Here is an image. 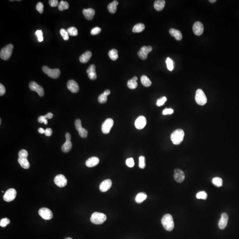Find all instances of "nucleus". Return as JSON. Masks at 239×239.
Returning a JSON list of instances; mask_svg holds the SVG:
<instances>
[{"instance_id":"c03bdc74","label":"nucleus","mask_w":239,"mask_h":239,"mask_svg":"<svg viewBox=\"0 0 239 239\" xmlns=\"http://www.w3.org/2000/svg\"><path fill=\"white\" fill-rule=\"evenodd\" d=\"M126 164L127 166H129V167H133L135 165L133 159L132 158L127 159V160H126Z\"/></svg>"},{"instance_id":"3c124183","label":"nucleus","mask_w":239,"mask_h":239,"mask_svg":"<svg viewBox=\"0 0 239 239\" xmlns=\"http://www.w3.org/2000/svg\"><path fill=\"white\" fill-rule=\"evenodd\" d=\"M174 113V110L172 109H166L163 111V114L164 115H171Z\"/></svg>"},{"instance_id":"ea45409f","label":"nucleus","mask_w":239,"mask_h":239,"mask_svg":"<svg viewBox=\"0 0 239 239\" xmlns=\"http://www.w3.org/2000/svg\"><path fill=\"white\" fill-rule=\"evenodd\" d=\"M60 33L61 34L62 37L65 41H68L69 39V34L67 32V30L65 29H62L60 30Z\"/></svg>"},{"instance_id":"aec40b11","label":"nucleus","mask_w":239,"mask_h":239,"mask_svg":"<svg viewBox=\"0 0 239 239\" xmlns=\"http://www.w3.org/2000/svg\"><path fill=\"white\" fill-rule=\"evenodd\" d=\"M82 13L87 20H91L94 17L95 14V12L93 8H89L88 9H83L82 10Z\"/></svg>"},{"instance_id":"f257e3e1","label":"nucleus","mask_w":239,"mask_h":239,"mask_svg":"<svg viewBox=\"0 0 239 239\" xmlns=\"http://www.w3.org/2000/svg\"><path fill=\"white\" fill-rule=\"evenodd\" d=\"M161 223L164 228L167 231H171L174 229L175 224L173 217L171 214H166L164 215L161 220Z\"/></svg>"},{"instance_id":"0e129e2a","label":"nucleus","mask_w":239,"mask_h":239,"mask_svg":"<svg viewBox=\"0 0 239 239\" xmlns=\"http://www.w3.org/2000/svg\"><path fill=\"white\" fill-rule=\"evenodd\" d=\"M1 119H0V124H1Z\"/></svg>"},{"instance_id":"393cba45","label":"nucleus","mask_w":239,"mask_h":239,"mask_svg":"<svg viewBox=\"0 0 239 239\" xmlns=\"http://www.w3.org/2000/svg\"><path fill=\"white\" fill-rule=\"evenodd\" d=\"M18 163L21 167L24 169H28L30 167V164L27 158H19Z\"/></svg>"},{"instance_id":"37998d69","label":"nucleus","mask_w":239,"mask_h":239,"mask_svg":"<svg viewBox=\"0 0 239 239\" xmlns=\"http://www.w3.org/2000/svg\"><path fill=\"white\" fill-rule=\"evenodd\" d=\"M167 101V99L166 97H163L158 99L157 102V105L158 106L160 107L163 106Z\"/></svg>"},{"instance_id":"473e14b6","label":"nucleus","mask_w":239,"mask_h":239,"mask_svg":"<svg viewBox=\"0 0 239 239\" xmlns=\"http://www.w3.org/2000/svg\"><path fill=\"white\" fill-rule=\"evenodd\" d=\"M69 8V5L67 1H62L60 2L58 6V8L60 11H64V10L68 9Z\"/></svg>"},{"instance_id":"052dcab7","label":"nucleus","mask_w":239,"mask_h":239,"mask_svg":"<svg viewBox=\"0 0 239 239\" xmlns=\"http://www.w3.org/2000/svg\"><path fill=\"white\" fill-rule=\"evenodd\" d=\"M216 0H210L209 2H210V3H214V2H216Z\"/></svg>"},{"instance_id":"13d9d810","label":"nucleus","mask_w":239,"mask_h":239,"mask_svg":"<svg viewBox=\"0 0 239 239\" xmlns=\"http://www.w3.org/2000/svg\"><path fill=\"white\" fill-rule=\"evenodd\" d=\"M66 140H71V134L69 133H67L66 134Z\"/></svg>"},{"instance_id":"2f4dec72","label":"nucleus","mask_w":239,"mask_h":239,"mask_svg":"<svg viewBox=\"0 0 239 239\" xmlns=\"http://www.w3.org/2000/svg\"><path fill=\"white\" fill-rule=\"evenodd\" d=\"M212 182L214 186L218 187H220L222 186L223 180L221 178H212Z\"/></svg>"},{"instance_id":"e2e57ef3","label":"nucleus","mask_w":239,"mask_h":239,"mask_svg":"<svg viewBox=\"0 0 239 239\" xmlns=\"http://www.w3.org/2000/svg\"><path fill=\"white\" fill-rule=\"evenodd\" d=\"M65 239H73L71 237H67V238H65Z\"/></svg>"},{"instance_id":"b1692460","label":"nucleus","mask_w":239,"mask_h":239,"mask_svg":"<svg viewBox=\"0 0 239 239\" xmlns=\"http://www.w3.org/2000/svg\"><path fill=\"white\" fill-rule=\"evenodd\" d=\"M165 4V1L164 0H157L154 1V7L155 10L160 11L164 9Z\"/></svg>"},{"instance_id":"cd10ccee","label":"nucleus","mask_w":239,"mask_h":239,"mask_svg":"<svg viewBox=\"0 0 239 239\" xmlns=\"http://www.w3.org/2000/svg\"><path fill=\"white\" fill-rule=\"evenodd\" d=\"M147 198V195L145 193L141 192L138 194L135 198L136 202L138 204L143 202Z\"/></svg>"},{"instance_id":"9d476101","label":"nucleus","mask_w":239,"mask_h":239,"mask_svg":"<svg viewBox=\"0 0 239 239\" xmlns=\"http://www.w3.org/2000/svg\"><path fill=\"white\" fill-rule=\"evenodd\" d=\"M40 216L44 220H50L53 217V213L50 209L47 208H42L39 210Z\"/></svg>"},{"instance_id":"5fc2aeb1","label":"nucleus","mask_w":239,"mask_h":239,"mask_svg":"<svg viewBox=\"0 0 239 239\" xmlns=\"http://www.w3.org/2000/svg\"><path fill=\"white\" fill-rule=\"evenodd\" d=\"M88 75L89 78L91 80H95L97 78V74H96V72L89 73V74H88Z\"/></svg>"},{"instance_id":"09e8293b","label":"nucleus","mask_w":239,"mask_h":239,"mask_svg":"<svg viewBox=\"0 0 239 239\" xmlns=\"http://www.w3.org/2000/svg\"><path fill=\"white\" fill-rule=\"evenodd\" d=\"M87 72L88 74H89V73H93V72H96L95 66L94 64H92L89 66V67L87 70Z\"/></svg>"},{"instance_id":"6e6552de","label":"nucleus","mask_w":239,"mask_h":239,"mask_svg":"<svg viewBox=\"0 0 239 239\" xmlns=\"http://www.w3.org/2000/svg\"><path fill=\"white\" fill-rule=\"evenodd\" d=\"M75 129L78 131L79 136L82 138H87L88 136V131L82 127V122L80 119H77L75 122Z\"/></svg>"},{"instance_id":"f704fd0d","label":"nucleus","mask_w":239,"mask_h":239,"mask_svg":"<svg viewBox=\"0 0 239 239\" xmlns=\"http://www.w3.org/2000/svg\"><path fill=\"white\" fill-rule=\"evenodd\" d=\"M67 31L69 35L71 36H77L78 34V29L75 27H71L68 28L67 29Z\"/></svg>"},{"instance_id":"c756f323","label":"nucleus","mask_w":239,"mask_h":239,"mask_svg":"<svg viewBox=\"0 0 239 239\" xmlns=\"http://www.w3.org/2000/svg\"><path fill=\"white\" fill-rule=\"evenodd\" d=\"M145 29V25L142 23L136 24L134 26L133 31L134 33H139L143 31Z\"/></svg>"},{"instance_id":"9b49d317","label":"nucleus","mask_w":239,"mask_h":239,"mask_svg":"<svg viewBox=\"0 0 239 239\" xmlns=\"http://www.w3.org/2000/svg\"><path fill=\"white\" fill-rule=\"evenodd\" d=\"M29 87L31 90L37 92L40 97H43L44 95V92L43 88L40 85H38L36 82H31L29 85Z\"/></svg>"},{"instance_id":"f3484780","label":"nucleus","mask_w":239,"mask_h":239,"mask_svg":"<svg viewBox=\"0 0 239 239\" xmlns=\"http://www.w3.org/2000/svg\"><path fill=\"white\" fill-rule=\"evenodd\" d=\"M67 87L68 89L72 93H77L79 90V87L78 84L76 82L73 80H70L68 81L67 82Z\"/></svg>"},{"instance_id":"864d4df0","label":"nucleus","mask_w":239,"mask_h":239,"mask_svg":"<svg viewBox=\"0 0 239 239\" xmlns=\"http://www.w3.org/2000/svg\"><path fill=\"white\" fill-rule=\"evenodd\" d=\"M6 89L2 84H0V96H2L6 93Z\"/></svg>"},{"instance_id":"de8ad7c7","label":"nucleus","mask_w":239,"mask_h":239,"mask_svg":"<svg viewBox=\"0 0 239 239\" xmlns=\"http://www.w3.org/2000/svg\"><path fill=\"white\" fill-rule=\"evenodd\" d=\"M38 121L40 123H43L46 125L48 124V120L44 116H41L39 117L38 119Z\"/></svg>"},{"instance_id":"4be33fe9","label":"nucleus","mask_w":239,"mask_h":239,"mask_svg":"<svg viewBox=\"0 0 239 239\" xmlns=\"http://www.w3.org/2000/svg\"><path fill=\"white\" fill-rule=\"evenodd\" d=\"M91 56H92L91 52L90 51H87L79 57V60L81 63L86 64L89 61Z\"/></svg>"},{"instance_id":"a18cd8bd","label":"nucleus","mask_w":239,"mask_h":239,"mask_svg":"<svg viewBox=\"0 0 239 239\" xmlns=\"http://www.w3.org/2000/svg\"><path fill=\"white\" fill-rule=\"evenodd\" d=\"M36 35L38 37V41L40 42H42L43 40V32L41 30H38L36 32Z\"/></svg>"},{"instance_id":"f03ea898","label":"nucleus","mask_w":239,"mask_h":239,"mask_svg":"<svg viewBox=\"0 0 239 239\" xmlns=\"http://www.w3.org/2000/svg\"><path fill=\"white\" fill-rule=\"evenodd\" d=\"M185 133L183 130L178 129L173 131L171 136V139L173 144L178 145L180 144L184 139Z\"/></svg>"},{"instance_id":"680f3d73","label":"nucleus","mask_w":239,"mask_h":239,"mask_svg":"<svg viewBox=\"0 0 239 239\" xmlns=\"http://www.w3.org/2000/svg\"><path fill=\"white\" fill-rule=\"evenodd\" d=\"M133 79H134V80H135V81H137V80H138V78H137V77H136V76L134 77L133 78Z\"/></svg>"},{"instance_id":"bb28decb","label":"nucleus","mask_w":239,"mask_h":239,"mask_svg":"<svg viewBox=\"0 0 239 239\" xmlns=\"http://www.w3.org/2000/svg\"><path fill=\"white\" fill-rule=\"evenodd\" d=\"M72 147V143L71 140H66L62 147V150L65 153L71 151Z\"/></svg>"},{"instance_id":"c9c22d12","label":"nucleus","mask_w":239,"mask_h":239,"mask_svg":"<svg viewBox=\"0 0 239 239\" xmlns=\"http://www.w3.org/2000/svg\"><path fill=\"white\" fill-rule=\"evenodd\" d=\"M108 95L105 94V93H103V94H101L99 96V98H98V101H99V103L101 104H103L105 103L107 101V96Z\"/></svg>"},{"instance_id":"603ef678","label":"nucleus","mask_w":239,"mask_h":239,"mask_svg":"<svg viewBox=\"0 0 239 239\" xmlns=\"http://www.w3.org/2000/svg\"><path fill=\"white\" fill-rule=\"evenodd\" d=\"M58 0H50L49 1V3L50 4L51 6L52 7H55L57 6L58 5Z\"/></svg>"},{"instance_id":"72a5a7b5","label":"nucleus","mask_w":239,"mask_h":239,"mask_svg":"<svg viewBox=\"0 0 239 239\" xmlns=\"http://www.w3.org/2000/svg\"><path fill=\"white\" fill-rule=\"evenodd\" d=\"M127 86L128 87L131 89H135L138 86V83H137V81H135L132 78L128 81Z\"/></svg>"},{"instance_id":"39448f33","label":"nucleus","mask_w":239,"mask_h":239,"mask_svg":"<svg viewBox=\"0 0 239 239\" xmlns=\"http://www.w3.org/2000/svg\"><path fill=\"white\" fill-rule=\"evenodd\" d=\"M196 103L200 106H204L207 103V99L204 92L201 89H197L195 95Z\"/></svg>"},{"instance_id":"a19ab883","label":"nucleus","mask_w":239,"mask_h":239,"mask_svg":"<svg viewBox=\"0 0 239 239\" xmlns=\"http://www.w3.org/2000/svg\"><path fill=\"white\" fill-rule=\"evenodd\" d=\"M18 155L20 158H27L28 156V152L24 149H22L20 151Z\"/></svg>"},{"instance_id":"bf43d9fd","label":"nucleus","mask_w":239,"mask_h":239,"mask_svg":"<svg viewBox=\"0 0 239 239\" xmlns=\"http://www.w3.org/2000/svg\"><path fill=\"white\" fill-rule=\"evenodd\" d=\"M38 131H39L40 133L45 134V130H44V129H43V128H41L38 129Z\"/></svg>"},{"instance_id":"423d86ee","label":"nucleus","mask_w":239,"mask_h":239,"mask_svg":"<svg viewBox=\"0 0 239 239\" xmlns=\"http://www.w3.org/2000/svg\"><path fill=\"white\" fill-rule=\"evenodd\" d=\"M43 71L45 74L52 78H57L59 77L61 72L59 69H52L46 66H44L42 68Z\"/></svg>"},{"instance_id":"20e7f679","label":"nucleus","mask_w":239,"mask_h":239,"mask_svg":"<svg viewBox=\"0 0 239 239\" xmlns=\"http://www.w3.org/2000/svg\"><path fill=\"white\" fill-rule=\"evenodd\" d=\"M13 49V45L9 44L1 49L0 52V57L2 59L7 60L11 57Z\"/></svg>"},{"instance_id":"a211bd4d","label":"nucleus","mask_w":239,"mask_h":239,"mask_svg":"<svg viewBox=\"0 0 239 239\" xmlns=\"http://www.w3.org/2000/svg\"><path fill=\"white\" fill-rule=\"evenodd\" d=\"M193 29L194 34L197 36H201L204 31V26L201 22L197 21L194 24Z\"/></svg>"},{"instance_id":"0eeeda50","label":"nucleus","mask_w":239,"mask_h":239,"mask_svg":"<svg viewBox=\"0 0 239 239\" xmlns=\"http://www.w3.org/2000/svg\"><path fill=\"white\" fill-rule=\"evenodd\" d=\"M114 124L113 119L111 118H108L104 122L101 126L102 133L105 134L110 133L112 128Z\"/></svg>"},{"instance_id":"f8f14e48","label":"nucleus","mask_w":239,"mask_h":239,"mask_svg":"<svg viewBox=\"0 0 239 239\" xmlns=\"http://www.w3.org/2000/svg\"><path fill=\"white\" fill-rule=\"evenodd\" d=\"M152 48L151 46H143L140 48V50L138 52V55L140 59L145 60L147 58L148 54L152 52Z\"/></svg>"},{"instance_id":"4c0bfd02","label":"nucleus","mask_w":239,"mask_h":239,"mask_svg":"<svg viewBox=\"0 0 239 239\" xmlns=\"http://www.w3.org/2000/svg\"><path fill=\"white\" fill-rule=\"evenodd\" d=\"M196 198L199 199H206L207 198V194L205 191H200L196 194Z\"/></svg>"},{"instance_id":"5701e85b","label":"nucleus","mask_w":239,"mask_h":239,"mask_svg":"<svg viewBox=\"0 0 239 239\" xmlns=\"http://www.w3.org/2000/svg\"><path fill=\"white\" fill-rule=\"evenodd\" d=\"M169 33L171 36H174L177 41H180L182 38V35L181 32L178 30L174 29H170Z\"/></svg>"},{"instance_id":"e433bc0d","label":"nucleus","mask_w":239,"mask_h":239,"mask_svg":"<svg viewBox=\"0 0 239 239\" xmlns=\"http://www.w3.org/2000/svg\"><path fill=\"white\" fill-rule=\"evenodd\" d=\"M166 62L167 65V69L170 71H172L174 68V62L173 60L170 58H167Z\"/></svg>"},{"instance_id":"ddd939ff","label":"nucleus","mask_w":239,"mask_h":239,"mask_svg":"<svg viewBox=\"0 0 239 239\" xmlns=\"http://www.w3.org/2000/svg\"><path fill=\"white\" fill-rule=\"evenodd\" d=\"M54 182L55 185L59 187H64L66 186L67 180L66 178L64 175H57L54 178Z\"/></svg>"},{"instance_id":"6e6d98bb","label":"nucleus","mask_w":239,"mask_h":239,"mask_svg":"<svg viewBox=\"0 0 239 239\" xmlns=\"http://www.w3.org/2000/svg\"><path fill=\"white\" fill-rule=\"evenodd\" d=\"M52 134V130L50 128H47L45 130V135L47 136H50Z\"/></svg>"},{"instance_id":"7c9ffc66","label":"nucleus","mask_w":239,"mask_h":239,"mask_svg":"<svg viewBox=\"0 0 239 239\" xmlns=\"http://www.w3.org/2000/svg\"><path fill=\"white\" fill-rule=\"evenodd\" d=\"M109 57L111 59L115 61L118 58V51L117 49H113L109 52Z\"/></svg>"},{"instance_id":"412c9836","label":"nucleus","mask_w":239,"mask_h":239,"mask_svg":"<svg viewBox=\"0 0 239 239\" xmlns=\"http://www.w3.org/2000/svg\"><path fill=\"white\" fill-rule=\"evenodd\" d=\"M99 159L97 157L89 158L86 162V165L87 167H93L99 164Z\"/></svg>"},{"instance_id":"1a4fd4ad","label":"nucleus","mask_w":239,"mask_h":239,"mask_svg":"<svg viewBox=\"0 0 239 239\" xmlns=\"http://www.w3.org/2000/svg\"><path fill=\"white\" fill-rule=\"evenodd\" d=\"M17 196V191L13 188L8 189L3 196L4 201L7 202H10L15 199Z\"/></svg>"},{"instance_id":"6ab92c4d","label":"nucleus","mask_w":239,"mask_h":239,"mask_svg":"<svg viewBox=\"0 0 239 239\" xmlns=\"http://www.w3.org/2000/svg\"><path fill=\"white\" fill-rule=\"evenodd\" d=\"M112 182L110 179H106L103 181L100 185V190L102 192H105L111 187Z\"/></svg>"},{"instance_id":"2eb2a0df","label":"nucleus","mask_w":239,"mask_h":239,"mask_svg":"<svg viewBox=\"0 0 239 239\" xmlns=\"http://www.w3.org/2000/svg\"><path fill=\"white\" fill-rule=\"evenodd\" d=\"M146 124V118L144 116H140L136 119L135 122V125L136 128L138 129H142L145 128Z\"/></svg>"},{"instance_id":"c85d7f7f","label":"nucleus","mask_w":239,"mask_h":239,"mask_svg":"<svg viewBox=\"0 0 239 239\" xmlns=\"http://www.w3.org/2000/svg\"><path fill=\"white\" fill-rule=\"evenodd\" d=\"M140 80L142 85L145 87H148L152 85V82L147 76L145 75L142 76Z\"/></svg>"},{"instance_id":"a878e982","label":"nucleus","mask_w":239,"mask_h":239,"mask_svg":"<svg viewBox=\"0 0 239 239\" xmlns=\"http://www.w3.org/2000/svg\"><path fill=\"white\" fill-rule=\"evenodd\" d=\"M118 5V2L117 1H114L113 2L110 3L108 6V9L111 13H115L117 10V6Z\"/></svg>"},{"instance_id":"58836bf2","label":"nucleus","mask_w":239,"mask_h":239,"mask_svg":"<svg viewBox=\"0 0 239 239\" xmlns=\"http://www.w3.org/2000/svg\"><path fill=\"white\" fill-rule=\"evenodd\" d=\"M145 166V158L144 156H141L139 158V167L140 168L144 169Z\"/></svg>"},{"instance_id":"7ed1b4c3","label":"nucleus","mask_w":239,"mask_h":239,"mask_svg":"<svg viewBox=\"0 0 239 239\" xmlns=\"http://www.w3.org/2000/svg\"><path fill=\"white\" fill-rule=\"evenodd\" d=\"M106 219V216L104 213L95 212L92 214L90 218V221L94 224H103Z\"/></svg>"},{"instance_id":"dca6fc26","label":"nucleus","mask_w":239,"mask_h":239,"mask_svg":"<svg viewBox=\"0 0 239 239\" xmlns=\"http://www.w3.org/2000/svg\"><path fill=\"white\" fill-rule=\"evenodd\" d=\"M229 221V216L228 214L225 212L222 213L221 218L219 221L218 225L221 229H224L227 226Z\"/></svg>"},{"instance_id":"4468645a","label":"nucleus","mask_w":239,"mask_h":239,"mask_svg":"<svg viewBox=\"0 0 239 239\" xmlns=\"http://www.w3.org/2000/svg\"><path fill=\"white\" fill-rule=\"evenodd\" d=\"M185 175L184 172L180 169H176L174 171V178L176 182L181 183L185 179Z\"/></svg>"},{"instance_id":"49530a36","label":"nucleus","mask_w":239,"mask_h":239,"mask_svg":"<svg viewBox=\"0 0 239 239\" xmlns=\"http://www.w3.org/2000/svg\"><path fill=\"white\" fill-rule=\"evenodd\" d=\"M36 8L37 11H39L41 14L43 13V5L41 2H39L37 3V5L36 6Z\"/></svg>"},{"instance_id":"4d7b16f0","label":"nucleus","mask_w":239,"mask_h":239,"mask_svg":"<svg viewBox=\"0 0 239 239\" xmlns=\"http://www.w3.org/2000/svg\"><path fill=\"white\" fill-rule=\"evenodd\" d=\"M44 116L47 119H52L53 117V114L51 113H49Z\"/></svg>"},{"instance_id":"8fccbe9b","label":"nucleus","mask_w":239,"mask_h":239,"mask_svg":"<svg viewBox=\"0 0 239 239\" xmlns=\"http://www.w3.org/2000/svg\"><path fill=\"white\" fill-rule=\"evenodd\" d=\"M101 31V29L99 27H96L92 29L91 31V34L92 35H95L99 34Z\"/></svg>"},{"instance_id":"79ce46f5","label":"nucleus","mask_w":239,"mask_h":239,"mask_svg":"<svg viewBox=\"0 0 239 239\" xmlns=\"http://www.w3.org/2000/svg\"><path fill=\"white\" fill-rule=\"evenodd\" d=\"M10 221L7 218H2L0 221V226L2 227H5L10 223Z\"/></svg>"}]
</instances>
